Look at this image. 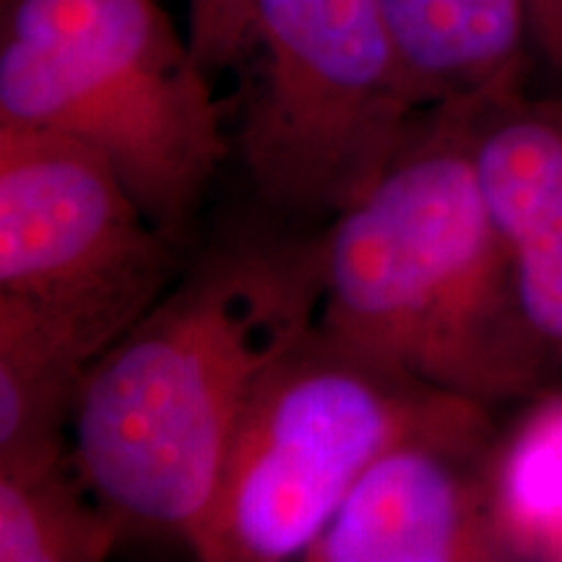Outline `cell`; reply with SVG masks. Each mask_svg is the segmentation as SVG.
I'll list each match as a JSON object with an SVG mask.
<instances>
[{
  "mask_svg": "<svg viewBox=\"0 0 562 562\" xmlns=\"http://www.w3.org/2000/svg\"><path fill=\"white\" fill-rule=\"evenodd\" d=\"M0 123L100 151L172 243L229 151L209 70L157 0H5Z\"/></svg>",
  "mask_w": 562,
  "mask_h": 562,
  "instance_id": "obj_3",
  "label": "cell"
},
{
  "mask_svg": "<svg viewBox=\"0 0 562 562\" xmlns=\"http://www.w3.org/2000/svg\"><path fill=\"white\" fill-rule=\"evenodd\" d=\"M172 240L100 151L0 123V292L123 336L167 290Z\"/></svg>",
  "mask_w": 562,
  "mask_h": 562,
  "instance_id": "obj_6",
  "label": "cell"
},
{
  "mask_svg": "<svg viewBox=\"0 0 562 562\" xmlns=\"http://www.w3.org/2000/svg\"><path fill=\"white\" fill-rule=\"evenodd\" d=\"M323 235L211 250L100 357L70 419V461L125 526L188 542L245 406L318 326Z\"/></svg>",
  "mask_w": 562,
  "mask_h": 562,
  "instance_id": "obj_1",
  "label": "cell"
},
{
  "mask_svg": "<svg viewBox=\"0 0 562 562\" xmlns=\"http://www.w3.org/2000/svg\"><path fill=\"white\" fill-rule=\"evenodd\" d=\"M245 55L256 70L237 144L277 209L355 206L425 112L375 0H256Z\"/></svg>",
  "mask_w": 562,
  "mask_h": 562,
  "instance_id": "obj_5",
  "label": "cell"
},
{
  "mask_svg": "<svg viewBox=\"0 0 562 562\" xmlns=\"http://www.w3.org/2000/svg\"><path fill=\"white\" fill-rule=\"evenodd\" d=\"M256 0H191L188 40L209 70L227 68L245 55Z\"/></svg>",
  "mask_w": 562,
  "mask_h": 562,
  "instance_id": "obj_13",
  "label": "cell"
},
{
  "mask_svg": "<svg viewBox=\"0 0 562 562\" xmlns=\"http://www.w3.org/2000/svg\"><path fill=\"white\" fill-rule=\"evenodd\" d=\"M117 339L87 315L0 292V469L66 459L79 393Z\"/></svg>",
  "mask_w": 562,
  "mask_h": 562,
  "instance_id": "obj_9",
  "label": "cell"
},
{
  "mask_svg": "<svg viewBox=\"0 0 562 562\" xmlns=\"http://www.w3.org/2000/svg\"><path fill=\"white\" fill-rule=\"evenodd\" d=\"M123 529L83 484L70 453L42 467L0 469V562H97Z\"/></svg>",
  "mask_w": 562,
  "mask_h": 562,
  "instance_id": "obj_11",
  "label": "cell"
},
{
  "mask_svg": "<svg viewBox=\"0 0 562 562\" xmlns=\"http://www.w3.org/2000/svg\"><path fill=\"white\" fill-rule=\"evenodd\" d=\"M469 402L315 326L250 396L188 544L209 562L305 558L378 456Z\"/></svg>",
  "mask_w": 562,
  "mask_h": 562,
  "instance_id": "obj_4",
  "label": "cell"
},
{
  "mask_svg": "<svg viewBox=\"0 0 562 562\" xmlns=\"http://www.w3.org/2000/svg\"><path fill=\"white\" fill-rule=\"evenodd\" d=\"M495 448L482 402L404 435L370 463L302 560H510L492 490Z\"/></svg>",
  "mask_w": 562,
  "mask_h": 562,
  "instance_id": "obj_7",
  "label": "cell"
},
{
  "mask_svg": "<svg viewBox=\"0 0 562 562\" xmlns=\"http://www.w3.org/2000/svg\"><path fill=\"white\" fill-rule=\"evenodd\" d=\"M474 159L533 339L562 370V97H529L524 81L484 91Z\"/></svg>",
  "mask_w": 562,
  "mask_h": 562,
  "instance_id": "obj_8",
  "label": "cell"
},
{
  "mask_svg": "<svg viewBox=\"0 0 562 562\" xmlns=\"http://www.w3.org/2000/svg\"><path fill=\"white\" fill-rule=\"evenodd\" d=\"M482 94L422 112L375 188L334 216L323 235L318 328L432 389L492 406L531 393L552 368L476 172Z\"/></svg>",
  "mask_w": 562,
  "mask_h": 562,
  "instance_id": "obj_2",
  "label": "cell"
},
{
  "mask_svg": "<svg viewBox=\"0 0 562 562\" xmlns=\"http://www.w3.org/2000/svg\"><path fill=\"white\" fill-rule=\"evenodd\" d=\"M492 490L510 560H562V398L497 442Z\"/></svg>",
  "mask_w": 562,
  "mask_h": 562,
  "instance_id": "obj_12",
  "label": "cell"
},
{
  "mask_svg": "<svg viewBox=\"0 0 562 562\" xmlns=\"http://www.w3.org/2000/svg\"><path fill=\"white\" fill-rule=\"evenodd\" d=\"M422 110L526 81L524 0H375Z\"/></svg>",
  "mask_w": 562,
  "mask_h": 562,
  "instance_id": "obj_10",
  "label": "cell"
},
{
  "mask_svg": "<svg viewBox=\"0 0 562 562\" xmlns=\"http://www.w3.org/2000/svg\"><path fill=\"white\" fill-rule=\"evenodd\" d=\"M529 13L531 50L562 76V0H524Z\"/></svg>",
  "mask_w": 562,
  "mask_h": 562,
  "instance_id": "obj_14",
  "label": "cell"
}]
</instances>
